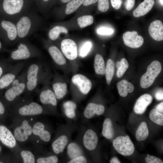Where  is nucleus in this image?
<instances>
[{"instance_id":"obj_1","label":"nucleus","mask_w":163,"mask_h":163,"mask_svg":"<svg viewBox=\"0 0 163 163\" xmlns=\"http://www.w3.org/2000/svg\"><path fill=\"white\" fill-rule=\"evenodd\" d=\"M41 23V19L36 11L30 9L25 12L15 22L17 31L18 42L27 39L37 31Z\"/></svg>"},{"instance_id":"obj_2","label":"nucleus","mask_w":163,"mask_h":163,"mask_svg":"<svg viewBox=\"0 0 163 163\" xmlns=\"http://www.w3.org/2000/svg\"><path fill=\"white\" fill-rule=\"evenodd\" d=\"M30 0H2L0 4L2 18L15 23L25 12L31 9Z\"/></svg>"},{"instance_id":"obj_3","label":"nucleus","mask_w":163,"mask_h":163,"mask_svg":"<svg viewBox=\"0 0 163 163\" xmlns=\"http://www.w3.org/2000/svg\"><path fill=\"white\" fill-rule=\"evenodd\" d=\"M8 53L9 55L7 59L11 62L38 58L41 56L38 48L27 39L19 41L16 47L10 50Z\"/></svg>"},{"instance_id":"obj_4","label":"nucleus","mask_w":163,"mask_h":163,"mask_svg":"<svg viewBox=\"0 0 163 163\" xmlns=\"http://www.w3.org/2000/svg\"><path fill=\"white\" fill-rule=\"evenodd\" d=\"M26 68V88L24 92L28 94L36 91L40 84L44 82L46 74L43 65L38 61L30 63Z\"/></svg>"},{"instance_id":"obj_5","label":"nucleus","mask_w":163,"mask_h":163,"mask_svg":"<svg viewBox=\"0 0 163 163\" xmlns=\"http://www.w3.org/2000/svg\"><path fill=\"white\" fill-rule=\"evenodd\" d=\"M0 38L7 45L17 43V31L15 22L2 18H0Z\"/></svg>"},{"instance_id":"obj_6","label":"nucleus","mask_w":163,"mask_h":163,"mask_svg":"<svg viewBox=\"0 0 163 163\" xmlns=\"http://www.w3.org/2000/svg\"><path fill=\"white\" fill-rule=\"evenodd\" d=\"M27 60L18 61L0 78V93L8 88L24 69Z\"/></svg>"},{"instance_id":"obj_7","label":"nucleus","mask_w":163,"mask_h":163,"mask_svg":"<svg viewBox=\"0 0 163 163\" xmlns=\"http://www.w3.org/2000/svg\"><path fill=\"white\" fill-rule=\"evenodd\" d=\"M161 70V66L159 62L155 60L152 62L147 67L146 72L141 77L140 81L141 87L146 88L151 86Z\"/></svg>"},{"instance_id":"obj_8","label":"nucleus","mask_w":163,"mask_h":163,"mask_svg":"<svg viewBox=\"0 0 163 163\" xmlns=\"http://www.w3.org/2000/svg\"><path fill=\"white\" fill-rule=\"evenodd\" d=\"M26 88V78L19 83L8 87L6 89L0 97L6 104L14 102L22 94Z\"/></svg>"},{"instance_id":"obj_9","label":"nucleus","mask_w":163,"mask_h":163,"mask_svg":"<svg viewBox=\"0 0 163 163\" xmlns=\"http://www.w3.org/2000/svg\"><path fill=\"white\" fill-rule=\"evenodd\" d=\"M113 145L118 153L124 156L130 155L135 150L134 144L128 135L117 137L113 141Z\"/></svg>"},{"instance_id":"obj_10","label":"nucleus","mask_w":163,"mask_h":163,"mask_svg":"<svg viewBox=\"0 0 163 163\" xmlns=\"http://www.w3.org/2000/svg\"><path fill=\"white\" fill-rule=\"evenodd\" d=\"M123 38L126 46L133 48L140 47L144 42L142 37L138 35V32L135 31L125 32L123 34Z\"/></svg>"},{"instance_id":"obj_11","label":"nucleus","mask_w":163,"mask_h":163,"mask_svg":"<svg viewBox=\"0 0 163 163\" xmlns=\"http://www.w3.org/2000/svg\"><path fill=\"white\" fill-rule=\"evenodd\" d=\"M61 50L68 59L73 60L77 56V47L75 42L73 40L66 39L63 40L61 43Z\"/></svg>"},{"instance_id":"obj_12","label":"nucleus","mask_w":163,"mask_h":163,"mask_svg":"<svg viewBox=\"0 0 163 163\" xmlns=\"http://www.w3.org/2000/svg\"><path fill=\"white\" fill-rule=\"evenodd\" d=\"M43 110L41 105L35 102L20 105L18 111L20 114L22 116H31L40 114Z\"/></svg>"},{"instance_id":"obj_13","label":"nucleus","mask_w":163,"mask_h":163,"mask_svg":"<svg viewBox=\"0 0 163 163\" xmlns=\"http://www.w3.org/2000/svg\"><path fill=\"white\" fill-rule=\"evenodd\" d=\"M0 142L5 146L11 148L14 147L16 141L14 135L5 126L0 124Z\"/></svg>"},{"instance_id":"obj_14","label":"nucleus","mask_w":163,"mask_h":163,"mask_svg":"<svg viewBox=\"0 0 163 163\" xmlns=\"http://www.w3.org/2000/svg\"><path fill=\"white\" fill-rule=\"evenodd\" d=\"M72 82L77 86L80 91L83 94H87L92 87L90 80L85 76L80 74L74 75L72 78Z\"/></svg>"},{"instance_id":"obj_15","label":"nucleus","mask_w":163,"mask_h":163,"mask_svg":"<svg viewBox=\"0 0 163 163\" xmlns=\"http://www.w3.org/2000/svg\"><path fill=\"white\" fill-rule=\"evenodd\" d=\"M45 86L39 91L40 102L43 104H51L54 106H56V98L53 91L50 88Z\"/></svg>"},{"instance_id":"obj_16","label":"nucleus","mask_w":163,"mask_h":163,"mask_svg":"<svg viewBox=\"0 0 163 163\" xmlns=\"http://www.w3.org/2000/svg\"><path fill=\"white\" fill-rule=\"evenodd\" d=\"M152 96L149 94H144L137 100L134 107L135 112L137 114H142L144 113L147 107L152 103Z\"/></svg>"},{"instance_id":"obj_17","label":"nucleus","mask_w":163,"mask_h":163,"mask_svg":"<svg viewBox=\"0 0 163 163\" xmlns=\"http://www.w3.org/2000/svg\"><path fill=\"white\" fill-rule=\"evenodd\" d=\"M148 30L150 36L154 40L160 41L163 40V25L160 21L156 20L152 22Z\"/></svg>"},{"instance_id":"obj_18","label":"nucleus","mask_w":163,"mask_h":163,"mask_svg":"<svg viewBox=\"0 0 163 163\" xmlns=\"http://www.w3.org/2000/svg\"><path fill=\"white\" fill-rule=\"evenodd\" d=\"M98 137L96 133L91 129L88 130L83 138L84 146L90 150H94L96 148L98 142Z\"/></svg>"},{"instance_id":"obj_19","label":"nucleus","mask_w":163,"mask_h":163,"mask_svg":"<svg viewBox=\"0 0 163 163\" xmlns=\"http://www.w3.org/2000/svg\"><path fill=\"white\" fill-rule=\"evenodd\" d=\"M48 51L54 62L58 65L61 66L66 63V61L59 49L56 46L50 44L47 46Z\"/></svg>"},{"instance_id":"obj_20","label":"nucleus","mask_w":163,"mask_h":163,"mask_svg":"<svg viewBox=\"0 0 163 163\" xmlns=\"http://www.w3.org/2000/svg\"><path fill=\"white\" fill-rule=\"evenodd\" d=\"M154 3V0H144L133 11V16L139 17L145 15L152 9Z\"/></svg>"},{"instance_id":"obj_21","label":"nucleus","mask_w":163,"mask_h":163,"mask_svg":"<svg viewBox=\"0 0 163 163\" xmlns=\"http://www.w3.org/2000/svg\"><path fill=\"white\" fill-rule=\"evenodd\" d=\"M104 107L102 105L90 103L86 107L84 114L85 117L90 118L95 114L98 115L102 114L104 112Z\"/></svg>"},{"instance_id":"obj_22","label":"nucleus","mask_w":163,"mask_h":163,"mask_svg":"<svg viewBox=\"0 0 163 163\" xmlns=\"http://www.w3.org/2000/svg\"><path fill=\"white\" fill-rule=\"evenodd\" d=\"M32 133L34 135L39 136L43 141L48 142L50 139L51 135L50 132L44 130V126L42 123L37 122L34 124Z\"/></svg>"},{"instance_id":"obj_23","label":"nucleus","mask_w":163,"mask_h":163,"mask_svg":"<svg viewBox=\"0 0 163 163\" xmlns=\"http://www.w3.org/2000/svg\"><path fill=\"white\" fill-rule=\"evenodd\" d=\"M117 87L119 94L122 97H126L128 93L132 92L134 90V87L132 84L126 80L118 82Z\"/></svg>"},{"instance_id":"obj_24","label":"nucleus","mask_w":163,"mask_h":163,"mask_svg":"<svg viewBox=\"0 0 163 163\" xmlns=\"http://www.w3.org/2000/svg\"><path fill=\"white\" fill-rule=\"evenodd\" d=\"M68 140L66 136L62 135L54 141L52 145L54 152L57 154L62 152L66 145Z\"/></svg>"},{"instance_id":"obj_25","label":"nucleus","mask_w":163,"mask_h":163,"mask_svg":"<svg viewBox=\"0 0 163 163\" xmlns=\"http://www.w3.org/2000/svg\"><path fill=\"white\" fill-rule=\"evenodd\" d=\"M52 88L56 99H58L63 97L67 92V86L64 83L55 82L53 84Z\"/></svg>"},{"instance_id":"obj_26","label":"nucleus","mask_w":163,"mask_h":163,"mask_svg":"<svg viewBox=\"0 0 163 163\" xmlns=\"http://www.w3.org/2000/svg\"><path fill=\"white\" fill-rule=\"evenodd\" d=\"M102 134L105 138L110 139L114 135V130L111 120L109 118L106 119L104 122Z\"/></svg>"},{"instance_id":"obj_27","label":"nucleus","mask_w":163,"mask_h":163,"mask_svg":"<svg viewBox=\"0 0 163 163\" xmlns=\"http://www.w3.org/2000/svg\"><path fill=\"white\" fill-rule=\"evenodd\" d=\"M149 132L146 123L143 122L138 127L136 133V137L138 141L145 140L148 137Z\"/></svg>"},{"instance_id":"obj_28","label":"nucleus","mask_w":163,"mask_h":163,"mask_svg":"<svg viewBox=\"0 0 163 163\" xmlns=\"http://www.w3.org/2000/svg\"><path fill=\"white\" fill-rule=\"evenodd\" d=\"M68 33V30L65 27L59 25L53 27L49 30L48 35L49 38L52 41L56 40L61 33Z\"/></svg>"},{"instance_id":"obj_29","label":"nucleus","mask_w":163,"mask_h":163,"mask_svg":"<svg viewBox=\"0 0 163 163\" xmlns=\"http://www.w3.org/2000/svg\"><path fill=\"white\" fill-rule=\"evenodd\" d=\"M94 68L95 72L97 74L103 75L105 74V67L104 62L102 56L97 54L94 60Z\"/></svg>"},{"instance_id":"obj_30","label":"nucleus","mask_w":163,"mask_h":163,"mask_svg":"<svg viewBox=\"0 0 163 163\" xmlns=\"http://www.w3.org/2000/svg\"><path fill=\"white\" fill-rule=\"evenodd\" d=\"M83 153L82 149L75 143H71L68 146L67 154L72 159L81 156Z\"/></svg>"},{"instance_id":"obj_31","label":"nucleus","mask_w":163,"mask_h":163,"mask_svg":"<svg viewBox=\"0 0 163 163\" xmlns=\"http://www.w3.org/2000/svg\"><path fill=\"white\" fill-rule=\"evenodd\" d=\"M114 72V66L113 61L109 59L107 61L105 67V74L107 83L109 85L113 77Z\"/></svg>"},{"instance_id":"obj_32","label":"nucleus","mask_w":163,"mask_h":163,"mask_svg":"<svg viewBox=\"0 0 163 163\" xmlns=\"http://www.w3.org/2000/svg\"><path fill=\"white\" fill-rule=\"evenodd\" d=\"M63 106L65 114L68 117L72 119L75 117V110L76 105L75 103L72 101H66L64 103Z\"/></svg>"},{"instance_id":"obj_33","label":"nucleus","mask_w":163,"mask_h":163,"mask_svg":"<svg viewBox=\"0 0 163 163\" xmlns=\"http://www.w3.org/2000/svg\"><path fill=\"white\" fill-rule=\"evenodd\" d=\"M85 0H72L66 5L65 13L67 14H71L75 11L82 4Z\"/></svg>"},{"instance_id":"obj_34","label":"nucleus","mask_w":163,"mask_h":163,"mask_svg":"<svg viewBox=\"0 0 163 163\" xmlns=\"http://www.w3.org/2000/svg\"><path fill=\"white\" fill-rule=\"evenodd\" d=\"M150 120L154 123L161 126L163 125V114L157 111L155 109H152L149 113Z\"/></svg>"},{"instance_id":"obj_35","label":"nucleus","mask_w":163,"mask_h":163,"mask_svg":"<svg viewBox=\"0 0 163 163\" xmlns=\"http://www.w3.org/2000/svg\"><path fill=\"white\" fill-rule=\"evenodd\" d=\"M93 21V18L90 15L81 16L77 19L78 24L81 28H84L91 24Z\"/></svg>"},{"instance_id":"obj_36","label":"nucleus","mask_w":163,"mask_h":163,"mask_svg":"<svg viewBox=\"0 0 163 163\" xmlns=\"http://www.w3.org/2000/svg\"><path fill=\"white\" fill-rule=\"evenodd\" d=\"M14 136L16 140L21 142L26 141L28 136L21 126L15 128L14 131Z\"/></svg>"},{"instance_id":"obj_37","label":"nucleus","mask_w":163,"mask_h":163,"mask_svg":"<svg viewBox=\"0 0 163 163\" xmlns=\"http://www.w3.org/2000/svg\"><path fill=\"white\" fill-rule=\"evenodd\" d=\"M23 163H34L35 162L34 156L32 153L28 150H23L21 153Z\"/></svg>"},{"instance_id":"obj_38","label":"nucleus","mask_w":163,"mask_h":163,"mask_svg":"<svg viewBox=\"0 0 163 163\" xmlns=\"http://www.w3.org/2000/svg\"><path fill=\"white\" fill-rule=\"evenodd\" d=\"M13 65L7 59H0V78L8 71Z\"/></svg>"},{"instance_id":"obj_39","label":"nucleus","mask_w":163,"mask_h":163,"mask_svg":"<svg viewBox=\"0 0 163 163\" xmlns=\"http://www.w3.org/2000/svg\"><path fill=\"white\" fill-rule=\"evenodd\" d=\"M92 46L91 42L87 41L84 43L80 47L79 50V55L83 57L87 55L91 50Z\"/></svg>"},{"instance_id":"obj_40","label":"nucleus","mask_w":163,"mask_h":163,"mask_svg":"<svg viewBox=\"0 0 163 163\" xmlns=\"http://www.w3.org/2000/svg\"><path fill=\"white\" fill-rule=\"evenodd\" d=\"M129 64L126 59L123 58L120 61V66L118 69L117 76L119 78H121L124 75L128 68Z\"/></svg>"},{"instance_id":"obj_41","label":"nucleus","mask_w":163,"mask_h":163,"mask_svg":"<svg viewBox=\"0 0 163 163\" xmlns=\"http://www.w3.org/2000/svg\"><path fill=\"white\" fill-rule=\"evenodd\" d=\"M58 161V158L55 156H51L47 157L40 158L37 159L38 163H56Z\"/></svg>"},{"instance_id":"obj_42","label":"nucleus","mask_w":163,"mask_h":163,"mask_svg":"<svg viewBox=\"0 0 163 163\" xmlns=\"http://www.w3.org/2000/svg\"><path fill=\"white\" fill-rule=\"evenodd\" d=\"M109 7L108 0H98V8L102 12L107 11Z\"/></svg>"},{"instance_id":"obj_43","label":"nucleus","mask_w":163,"mask_h":163,"mask_svg":"<svg viewBox=\"0 0 163 163\" xmlns=\"http://www.w3.org/2000/svg\"><path fill=\"white\" fill-rule=\"evenodd\" d=\"M21 126L27 136H30L31 134L32 133V128L27 120H24Z\"/></svg>"},{"instance_id":"obj_44","label":"nucleus","mask_w":163,"mask_h":163,"mask_svg":"<svg viewBox=\"0 0 163 163\" xmlns=\"http://www.w3.org/2000/svg\"><path fill=\"white\" fill-rule=\"evenodd\" d=\"M114 30L111 28L106 27H101L97 29V33L98 34L102 35H109L112 34Z\"/></svg>"},{"instance_id":"obj_45","label":"nucleus","mask_w":163,"mask_h":163,"mask_svg":"<svg viewBox=\"0 0 163 163\" xmlns=\"http://www.w3.org/2000/svg\"><path fill=\"white\" fill-rule=\"evenodd\" d=\"M147 163H162L163 161L159 158L155 156L148 155L145 158Z\"/></svg>"},{"instance_id":"obj_46","label":"nucleus","mask_w":163,"mask_h":163,"mask_svg":"<svg viewBox=\"0 0 163 163\" xmlns=\"http://www.w3.org/2000/svg\"><path fill=\"white\" fill-rule=\"evenodd\" d=\"M87 161L85 157L82 155L72 159L69 163H85Z\"/></svg>"},{"instance_id":"obj_47","label":"nucleus","mask_w":163,"mask_h":163,"mask_svg":"<svg viewBox=\"0 0 163 163\" xmlns=\"http://www.w3.org/2000/svg\"><path fill=\"white\" fill-rule=\"evenodd\" d=\"M6 104L0 97V117L4 115L6 112Z\"/></svg>"},{"instance_id":"obj_48","label":"nucleus","mask_w":163,"mask_h":163,"mask_svg":"<svg viewBox=\"0 0 163 163\" xmlns=\"http://www.w3.org/2000/svg\"><path fill=\"white\" fill-rule=\"evenodd\" d=\"M112 7L115 9H118L121 7L122 0H111Z\"/></svg>"},{"instance_id":"obj_49","label":"nucleus","mask_w":163,"mask_h":163,"mask_svg":"<svg viewBox=\"0 0 163 163\" xmlns=\"http://www.w3.org/2000/svg\"><path fill=\"white\" fill-rule=\"evenodd\" d=\"M135 4V0H126V7L128 10H130L134 7Z\"/></svg>"},{"instance_id":"obj_50","label":"nucleus","mask_w":163,"mask_h":163,"mask_svg":"<svg viewBox=\"0 0 163 163\" xmlns=\"http://www.w3.org/2000/svg\"><path fill=\"white\" fill-rule=\"evenodd\" d=\"M163 90H160L156 92L155 94V97L157 100H161L163 99Z\"/></svg>"},{"instance_id":"obj_51","label":"nucleus","mask_w":163,"mask_h":163,"mask_svg":"<svg viewBox=\"0 0 163 163\" xmlns=\"http://www.w3.org/2000/svg\"><path fill=\"white\" fill-rule=\"evenodd\" d=\"M155 109L158 112L163 113V102H162L158 104L156 107Z\"/></svg>"},{"instance_id":"obj_52","label":"nucleus","mask_w":163,"mask_h":163,"mask_svg":"<svg viewBox=\"0 0 163 163\" xmlns=\"http://www.w3.org/2000/svg\"><path fill=\"white\" fill-rule=\"evenodd\" d=\"M98 0H85L83 3V5L85 6H87L97 2Z\"/></svg>"},{"instance_id":"obj_53","label":"nucleus","mask_w":163,"mask_h":163,"mask_svg":"<svg viewBox=\"0 0 163 163\" xmlns=\"http://www.w3.org/2000/svg\"><path fill=\"white\" fill-rule=\"evenodd\" d=\"M10 50L5 48L3 45L2 44L0 38V52H9Z\"/></svg>"},{"instance_id":"obj_54","label":"nucleus","mask_w":163,"mask_h":163,"mask_svg":"<svg viewBox=\"0 0 163 163\" xmlns=\"http://www.w3.org/2000/svg\"><path fill=\"white\" fill-rule=\"evenodd\" d=\"M110 163H120V161L116 157H113L110 161Z\"/></svg>"},{"instance_id":"obj_55","label":"nucleus","mask_w":163,"mask_h":163,"mask_svg":"<svg viewBox=\"0 0 163 163\" xmlns=\"http://www.w3.org/2000/svg\"><path fill=\"white\" fill-rule=\"evenodd\" d=\"M42 0V1H43V2H48L49 0ZM36 1H37V4H38V3L39 2L40 0H36Z\"/></svg>"},{"instance_id":"obj_56","label":"nucleus","mask_w":163,"mask_h":163,"mask_svg":"<svg viewBox=\"0 0 163 163\" xmlns=\"http://www.w3.org/2000/svg\"><path fill=\"white\" fill-rule=\"evenodd\" d=\"M120 66V62L118 61L117 63V69H118Z\"/></svg>"},{"instance_id":"obj_57","label":"nucleus","mask_w":163,"mask_h":163,"mask_svg":"<svg viewBox=\"0 0 163 163\" xmlns=\"http://www.w3.org/2000/svg\"><path fill=\"white\" fill-rule=\"evenodd\" d=\"M71 0H61L62 2L63 3H66L70 1Z\"/></svg>"},{"instance_id":"obj_58","label":"nucleus","mask_w":163,"mask_h":163,"mask_svg":"<svg viewBox=\"0 0 163 163\" xmlns=\"http://www.w3.org/2000/svg\"><path fill=\"white\" fill-rule=\"evenodd\" d=\"M160 3L161 5H163V0H159Z\"/></svg>"},{"instance_id":"obj_59","label":"nucleus","mask_w":163,"mask_h":163,"mask_svg":"<svg viewBox=\"0 0 163 163\" xmlns=\"http://www.w3.org/2000/svg\"><path fill=\"white\" fill-rule=\"evenodd\" d=\"M2 150V148L1 145H0V153L1 152Z\"/></svg>"}]
</instances>
